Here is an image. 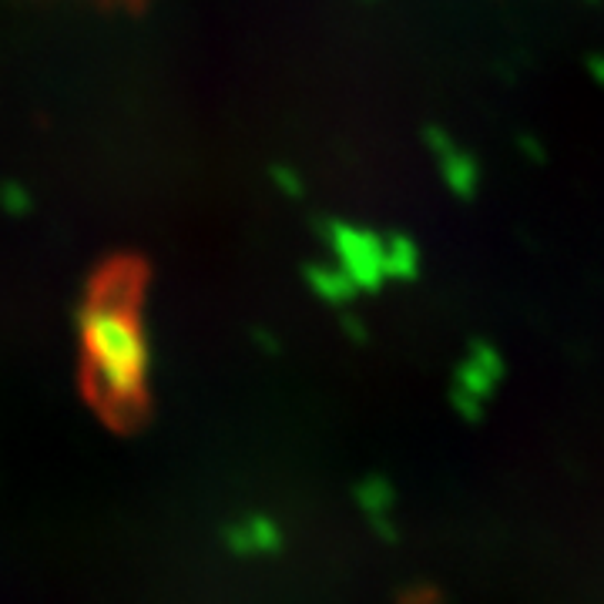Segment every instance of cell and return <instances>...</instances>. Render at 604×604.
Listing matches in <instances>:
<instances>
[{"label":"cell","instance_id":"6da1fadb","mask_svg":"<svg viewBox=\"0 0 604 604\" xmlns=\"http://www.w3.org/2000/svg\"><path fill=\"white\" fill-rule=\"evenodd\" d=\"M87 336H91V350L101 363V373H105L108 386L122 396L132 393L138 383V369H142V346H138L135 330L118 316H91Z\"/></svg>","mask_w":604,"mask_h":604},{"label":"cell","instance_id":"7a4b0ae2","mask_svg":"<svg viewBox=\"0 0 604 604\" xmlns=\"http://www.w3.org/2000/svg\"><path fill=\"white\" fill-rule=\"evenodd\" d=\"M226 544L236 554H269V551H279L282 531L269 518H249V521L226 531Z\"/></svg>","mask_w":604,"mask_h":604}]
</instances>
